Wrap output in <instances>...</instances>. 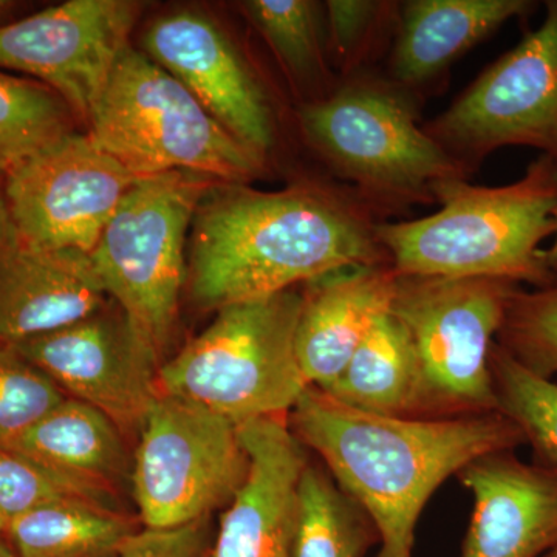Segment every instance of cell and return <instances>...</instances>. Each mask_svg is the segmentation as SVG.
I'll list each match as a JSON object with an SVG mask.
<instances>
[{
  "mask_svg": "<svg viewBox=\"0 0 557 557\" xmlns=\"http://www.w3.org/2000/svg\"><path fill=\"white\" fill-rule=\"evenodd\" d=\"M372 208L317 185L262 193L222 183L196 212L190 293L223 309L343 269L388 263Z\"/></svg>",
  "mask_w": 557,
  "mask_h": 557,
  "instance_id": "obj_1",
  "label": "cell"
},
{
  "mask_svg": "<svg viewBox=\"0 0 557 557\" xmlns=\"http://www.w3.org/2000/svg\"><path fill=\"white\" fill-rule=\"evenodd\" d=\"M289 428L379 531L376 557H413L416 528L435 491L478 458L525 445L502 412L454 418L384 417L307 387Z\"/></svg>",
  "mask_w": 557,
  "mask_h": 557,
  "instance_id": "obj_2",
  "label": "cell"
},
{
  "mask_svg": "<svg viewBox=\"0 0 557 557\" xmlns=\"http://www.w3.org/2000/svg\"><path fill=\"white\" fill-rule=\"evenodd\" d=\"M432 196L442 205L434 214L379 223L381 247L398 276L498 278L534 288L556 284L541 248L556 230L555 161L541 156L522 178L497 188L443 180Z\"/></svg>",
  "mask_w": 557,
  "mask_h": 557,
  "instance_id": "obj_3",
  "label": "cell"
},
{
  "mask_svg": "<svg viewBox=\"0 0 557 557\" xmlns=\"http://www.w3.org/2000/svg\"><path fill=\"white\" fill-rule=\"evenodd\" d=\"M89 137L138 178L183 171L247 185L263 157L234 137L145 51L121 53L89 115Z\"/></svg>",
  "mask_w": 557,
  "mask_h": 557,
  "instance_id": "obj_4",
  "label": "cell"
},
{
  "mask_svg": "<svg viewBox=\"0 0 557 557\" xmlns=\"http://www.w3.org/2000/svg\"><path fill=\"white\" fill-rule=\"evenodd\" d=\"M302 293L233 304L161 366L160 391L234 423L292 412L309 384L296 357Z\"/></svg>",
  "mask_w": 557,
  "mask_h": 557,
  "instance_id": "obj_5",
  "label": "cell"
},
{
  "mask_svg": "<svg viewBox=\"0 0 557 557\" xmlns=\"http://www.w3.org/2000/svg\"><path fill=\"white\" fill-rule=\"evenodd\" d=\"M304 137L370 208L434 201L443 180L467 178L423 127L408 91L355 79L299 109Z\"/></svg>",
  "mask_w": 557,
  "mask_h": 557,
  "instance_id": "obj_6",
  "label": "cell"
},
{
  "mask_svg": "<svg viewBox=\"0 0 557 557\" xmlns=\"http://www.w3.org/2000/svg\"><path fill=\"white\" fill-rule=\"evenodd\" d=\"M518 287L498 278L398 276L391 313L416 351L417 418L497 412L491 351Z\"/></svg>",
  "mask_w": 557,
  "mask_h": 557,
  "instance_id": "obj_7",
  "label": "cell"
},
{
  "mask_svg": "<svg viewBox=\"0 0 557 557\" xmlns=\"http://www.w3.org/2000/svg\"><path fill=\"white\" fill-rule=\"evenodd\" d=\"M208 180L183 171L139 178L90 255L110 298L159 357L177 322L186 231Z\"/></svg>",
  "mask_w": 557,
  "mask_h": 557,
  "instance_id": "obj_8",
  "label": "cell"
},
{
  "mask_svg": "<svg viewBox=\"0 0 557 557\" xmlns=\"http://www.w3.org/2000/svg\"><path fill=\"white\" fill-rule=\"evenodd\" d=\"M138 434L132 480L146 528L207 520L247 474L237 423L188 399L160 392Z\"/></svg>",
  "mask_w": 557,
  "mask_h": 557,
  "instance_id": "obj_9",
  "label": "cell"
},
{
  "mask_svg": "<svg viewBox=\"0 0 557 557\" xmlns=\"http://www.w3.org/2000/svg\"><path fill=\"white\" fill-rule=\"evenodd\" d=\"M423 129L467 175L509 146L541 150L557 164V0L545 3L536 30Z\"/></svg>",
  "mask_w": 557,
  "mask_h": 557,
  "instance_id": "obj_10",
  "label": "cell"
},
{
  "mask_svg": "<svg viewBox=\"0 0 557 557\" xmlns=\"http://www.w3.org/2000/svg\"><path fill=\"white\" fill-rule=\"evenodd\" d=\"M138 180L98 148L89 134L69 132L5 174L17 239L91 255Z\"/></svg>",
  "mask_w": 557,
  "mask_h": 557,
  "instance_id": "obj_11",
  "label": "cell"
},
{
  "mask_svg": "<svg viewBox=\"0 0 557 557\" xmlns=\"http://www.w3.org/2000/svg\"><path fill=\"white\" fill-rule=\"evenodd\" d=\"M139 11L127 0H70L0 25V70L38 79L89 120Z\"/></svg>",
  "mask_w": 557,
  "mask_h": 557,
  "instance_id": "obj_12",
  "label": "cell"
},
{
  "mask_svg": "<svg viewBox=\"0 0 557 557\" xmlns=\"http://www.w3.org/2000/svg\"><path fill=\"white\" fill-rule=\"evenodd\" d=\"M10 347L70 398L101 410L121 432H139L161 392L160 357L123 311L101 310Z\"/></svg>",
  "mask_w": 557,
  "mask_h": 557,
  "instance_id": "obj_13",
  "label": "cell"
},
{
  "mask_svg": "<svg viewBox=\"0 0 557 557\" xmlns=\"http://www.w3.org/2000/svg\"><path fill=\"white\" fill-rule=\"evenodd\" d=\"M143 50L234 137L265 159L276 135L269 98L214 21L193 11L161 16L143 36Z\"/></svg>",
  "mask_w": 557,
  "mask_h": 557,
  "instance_id": "obj_14",
  "label": "cell"
},
{
  "mask_svg": "<svg viewBox=\"0 0 557 557\" xmlns=\"http://www.w3.org/2000/svg\"><path fill=\"white\" fill-rule=\"evenodd\" d=\"M248 457L209 557H292L307 448L282 417L237 424Z\"/></svg>",
  "mask_w": 557,
  "mask_h": 557,
  "instance_id": "obj_15",
  "label": "cell"
},
{
  "mask_svg": "<svg viewBox=\"0 0 557 557\" xmlns=\"http://www.w3.org/2000/svg\"><path fill=\"white\" fill-rule=\"evenodd\" d=\"M457 478L474 497L461 557H539L557 547V469L500 450Z\"/></svg>",
  "mask_w": 557,
  "mask_h": 557,
  "instance_id": "obj_16",
  "label": "cell"
},
{
  "mask_svg": "<svg viewBox=\"0 0 557 557\" xmlns=\"http://www.w3.org/2000/svg\"><path fill=\"white\" fill-rule=\"evenodd\" d=\"M108 298L89 252L20 239L0 251V344L67 327L104 310Z\"/></svg>",
  "mask_w": 557,
  "mask_h": 557,
  "instance_id": "obj_17",
  "label": "cell"
},
{
  "mask_svg": "<svg viewBox=\"0 0 557 557\" xmlns=\"http://www.w3.org/2000/svg\"><path fill=\"white\" fill-rule=\"evenodd\" d=\"M391 263L333 271L302 293L296 357L311 387L333 383L369 335L391 311L397 287Z\"/></svg>",
  "mask_w": 557,
  "mask_h": 557,
  "instance_id": "obj_18",
  "label": "cell"
},
{
  "mask_svg": "<svg viewBox=\"0 0 557 557\" xmlns=\"http://www.w3.org/2000/svg\"><path fill=\"white\" fill-rule=\"evenodd\" d=\"M534 9L528 0H410L399 7L391 54L394 86L421 89L512 17Z\"/></svg>",
  "mask_w": 557,
  "mask_h": 557,
  "instance_id": "obj_19",
  "label": "cell"
},
{
  "mask_svg": "<svg viewBox=\"0 0 557 557\" xmlns=\"http://www.w3.org/2000/svg\"><path fill=\"white\" fill-rule=\"evenodd\" d=\"M9 448L57 474L102 490L126 465L120 428L101 410L69 397Z\"/></svg>",
  "mask_w": 557,
  "mask_h": 557,
  "instance_id": "obj_20",
  "label": "cell"
},
{
  "mask_svg": "<svg viewBox=\"0 0 557 557\" xmlns=\"http://www.w3.org/2000/svg\"><path fill=\"white\" fill-rule=\"evenodd\" d=\"M319 391L361 412L417 418L420 372L401 322L391 311L384 314L338 379Z\"/></svg>",
  "mask_w": 557,
  "mask_h": 557,
  "instance_id": "obj_21",
  "label": "cell"
},
{
  "mask_svg": "<svg viewBox=\"0 0 557 557\" xmlns=\"http://www.w3.org/2000/svg\"><path fill=\"white\" fill-rule=\"evenodd\" d=\"M137 531L101 502L64 498L22 516L3 541L16 557H116Z\"/></svg>",
  "mask_w": 557,
  "mask_h": 557,
  "instance_id": "obj_22",
  "label": "cell"
},
{
  "mask_svg": "<svg viewBox=\"0 0 557 557\" xmlns=\"http://www.w3.org/2000/svg\"><path fill=\"white\" fill-rule=\"evenodd\" d=\"M379 531L327 468L307 465L299 483L292 557H364Z\"/></svg>",
  "mask_w": 557,
  "mask_h": 557,
  "instance_id": "obj_23",
  "label": "cell"
},
{
  "mask_svg": "<svg viewBox=\"0 0 557 557\" xmlns=\"http://www.w3.org/2000/svg\"><path fill=\"white\" fill-rule=\"evenodd\" d=\"M73 112L57 91L38 81L0 70V172L73 131Z\"/></svg>",
  "mask_w": 557,
  "mask_h": 557,
  "instance_id": "obj_24",
  "label": "cell"
},
{
  "mask_svg": "<svg viewBox=\"0 0 557 557\" xmlns=\"http://www.w3.org/2000/svg\"><path fill=\"white\" fill-rule=\"evenodd\" d=\"M497 410L508 417L531 446L534 463L557 469V384L541 379L509 357L498 344L491 351Z\"/></svg>",
  "mask_w": 557,
  "mask_h": 557,
  "instance_id": "obj_25",
  "label": "cell"
},
{
  "mask_svg": "<svg viewBox=\"0 0 557 557\" xmlns=\"http://www.w3.org/2000/svg\"><path fill=\"white\" fill-rule=\"evenodd\" d=\"M245 14L287 67L304 84H324L327 69L319 35L318 3L309 0H249Z\"/></svg>",
  "mask_w": 557,
  "mask_h": 557,
  "instance_id": "obj_26",
  "label": "cell"
},
{
  "mask_svg": "<svg viewBox=\"0 0 557 557\" xmlns=\"http://www.w3.org/2000/svg\"><path fill=\"white\" fill-rule=\"evenodd\" d=\"M497 344L534 375H557V282L533 292H512Z\"/></svg>",
  "mask_w": 557,
  "mask_h": 557,
  "instance_id": "obj_27",
  "label": "cell"
},
{
  "mask_svg": "<svg viewBox=\"0 0 557 557\" xmlns=\"http://www.w3.org/2000/svg\"><path fill=\"white\" fill-rule=\"evenodd\" d=\"M106 490L57 474L17 450L0 448V537L33 509L64 500L101 502Z\"/></svg>",
  "mask_w": 557,
  "mask_h": 557,
  "instance_id": "obj_28",
  "label": "cell"
},
{
  "mask_svg": "<svg viewBox=\"0 0 557 557\" xmlns=\"http://www.w3.org/2000/svg\"><path fill=\"white\" fill-rule=\"evenodd\" d=\"M67 395L13 347L0 344V448H9Z\"/></svg>",
  "mask_w": 557,
  "mask_h": 557,
  "instance_id": "obj_29",
  "label": "cell"
},
{
  "mask_svg": "<svg viewBox=\"0 0 557 557\" xmlns=\"http://www.w3.org/2000/svg\"><path fill=\"white\" fill-rule=\"evenodd\" d=\"M324 5L330 46L335 51L341 70L351 75L364 60L376 33L384 27L391 13L398 10V5L370 0H329Z\"/></svg>",
  "mask_w": 557,
  "mask_h": 557,
  "instance_id": "obj_30",
  "label": "cell"
},
{
  "mask_svg": "<svg viewBox=\"0 0 557 557\" xmlns=\"http://www.w3.org/2000/svg\"><path fill=\"white\" fill-rule=\"evenodd\" d=\"M207 520L177 528H143L116 557H209Z\"/></svg>",
  "mask_w": 557,
  "mask_h": 557,
  "instance_id": "obj_31",
  "label": "cell"
},
{
  "mask_svg": "<svg viewBox=\"0 0 557 557\" xmlns=\"http://www.w3.org/2000/svg\"><path fill=\"white\" fill-rule=\"evenodd\" d=\"M17 239L5 196V174L0 172V251Z\"/></svg>",
  "mask_w": 557,
  "mask_h": 557,
  "instance_id": "obj_32",
  "label": "cell"
},
{
  "mask_svg": "<svg viewBox=\"0 0 557 557\" xmlns=\"http://www.w3.org/2000/svg\"><path fill=\"white\" fill-rule=\"evenodd\" d=\"M545 262L549 267L553 273L557 274V211H556V230L555 240H553L552 247L544 249Z\"/></svg>",
  "mask_w": 557,
  "mask_h": 557,
  "instance_id": "obj_33",
  "label": "cell"
},
{
  "mask_svg": "<svg viewBox=\"0 0 557 557\" xmlns=\"http://www.w3.org/2000/svg\"><path fill=\"white\" fill-rule=\"evenodd\" d=\"M20 3L9 2V0H0V22H2L3 17L9 16L11 11L17 9Z\"/></svg>",
  "mask_w": 557,
  "mask_h": 557,
  "instance_id": "obj_34",
  "label": "cell"
},
{
  "mask_svg": "<svg viewBox=\"0 0 557 557\" xmlns=\"http://www.w3.org/2000/svg\"><path fill=\"white\" fill-rule=\"evenodd\" d=\"M0 557H16L2 537H0Z\"/></svg>",
  "mask_w": 557,
  "mask_h": 557,
  "instance_id": "obj_35",
  "label": "cell"
},
{
  "mask_svg": "<svg viewBox=\"0 0 557 557\" xmlns=\"http://www.w3.org/2000/svg\"><path fill=\"white\" fill-rule=\"evenodd\" d=\"M544 557H557V547L549 549L547 555H544Z\"/></svg>",
  "mask_w": 557,
  "mask_h": 557,
  "instance_id": "obj_36",
  "label": "cell"
}]
</instances>
